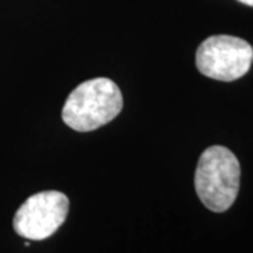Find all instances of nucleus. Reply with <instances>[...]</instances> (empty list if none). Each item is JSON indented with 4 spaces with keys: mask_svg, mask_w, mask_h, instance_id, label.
Here are the masks:
<instances>
[{
    "mask_svg": "<svg viewBox=\"0 0 253 253\" xmlns=\"http://www.w3.org/2000/svg\"><path fill=\"white\" fill-rule=\"evenodd\" d=\"M241 3H244V4H248V6H252L253 7V0H239Z\"/></svg>",
    "mask_w": 253,
    "mask_h": 253,
    "instance_id": "nucleus-5",
    "label": "nucleus"
},
{
    "mask_svg": "<svg viewBox=\"0 0 253 253\" xmlns=\"http://www.w3.org/2000/svg\"><path fill=\"white\" fill-rule=\"evenodd\" d=\"M69 211V200L61 191H41L28 197L13 218L17 235L30 241H44L59 229Z\"/></svg>",
    "mask_w": 253,
    "mask_h": 253,
    "instance_id": "nucleus-4",
    "label": "nucleus"
},
{
    "mask_svg": "<svg viewBox=\"0 0 253 253\" xmlns=\"http://www.w3.org/2000/svg\"><path fill=\"white\" fill-rule=\"evenodd\" d=\"M253 48L242 38L232 36L208 37L197 48L196 65L204 76L232 82L249 72Z\"/></svg>",
    "mask_w": 253,
    "mask_h": 253,
    "instance_id": "nucleus-3",
    "label": "nucleus"
},
{
    "mask_svg": "<svg viewBox=\"0 0 253 253\" xmlns=\"http://www.w3.org/2000/svg\"><path fill=\"white\" fill-rule=\"evenodd\" d=\"M123 110V94L107 78H96L81 83L71 91L62 109V120L79 132L94 131L109 124Z\"/></svg>",
    "mask_w": 253,
    "mask_h": 253,
    "instance_id": "nucleus-1",
    "label": "nucleus"
},
{
    "mask_svg": "<svg viewBox=\"0 0 253 253\" xmlns=\"http://www.w3.org/2000/svg\"><path fill=\"white\" fill-rule=\"evenodd\" d=\"M241 183V165L224 146H210L199 159L194 186L201 203L214 212H224L235 203Z\"/></svg>",
    "mask_w": 253,
    "mask_h": 253,
    "instance_id": "nucleus-2",
    "label": "nucleus"
}]
</instances>
